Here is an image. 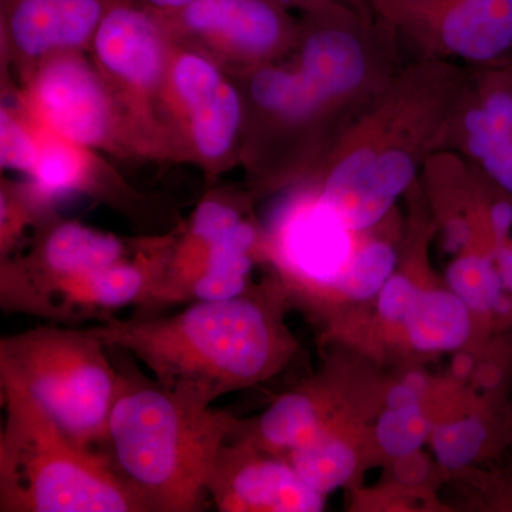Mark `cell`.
I'll return each instance as SVG.
<instances>
[{"instance_id":"cell-32","label":"cell","mask_w":512,"mask_h":512,"mask_svg":"<svg viewBox=\"0 0 512 512\" xmlns=\"http://www.w3.org/2000/svg\"><path fill=\"white\" fill-rule=\"evenodd\" d=\"M403 382L409 384V386L416 390L417 393H420L421 396H424V393L427 392V386H429L427 377L420 372L407 373V375L404 376Z\"/></svg>"},{"instance_id":"cell-7","label":"cell","mask_w":512,"mask_h":512,"mask_svg":"<svg viewBox=\"0 0 512 512\" xmlns=\"http://www.w3.org/2000/svg\"><path fill=\"white\" fill-rule=\"evenodd\" d=\"M356 248L353 232L318 197L293 204L276 228L278 262L289 284L301 291H333Z\"/></svg>"},{"instance_id":"cell-10","label":"cell","mask_w":512,"mask_h":512,"mask_svg":"<svg viewBox=\"0 0 512 512\" xmlns=\"http://www.w3.org/2000/svg\"><path fill=\"white\" fill-rule=\"evenodd\" d=\"M437 42L451 55L490 62L512 47V0H424Z\"/></svg>"},{"instance_id":"cell-33","label":"cell","mask_w":512,"mask_h":512,"mask_svg":"<svg viewBox=\"0 0 512 512\" xmlns=\"http://www.w3.org/2000/svg\"><path fill=\"white\" fill-rule=\"evenodd\" d=\"M143 2H146L147 5L153 6V8L156 9L174 10L190 5L192 0H143Z\"/></svg>"},{"instance_id":"cell-24","label":"cell","mask_w":512,"mask_h":512,"mask_svg":"<svg viewBox=\"0 0 512 512\" xmlns=\"http://www.w3.org/2000/svg\"><path fill=\"white\" fill-rule=\"evenodd\" d=\"M32 174L35 177L37 195L50 200L79 187L82 184L84 168L72 148L55 141L40 148Z\"/></svg>"},{"instance_id":"cell-30","label":"cell","mask_w":512,"mask_h":512,"mask_svg":"<svg viewBox=\"0 0 512 512\" xmlns=\"http://www.w3.org/2000/svg\"><path fill=\"white\" fill-rule=\"evenodd\" d=\"M421 399H423V396L402 380V382L390 387L389 392L386 393L384 403H386V407H403L419 404Z\"/></svg>"},{"instance_id":"cell-14","label":"cell","mask_w":512,"mask_h":512,"mask_svg":"<svg viewBox=\"0 0 512 512\" xmlns=\"http://www.w3.org/2000/svg\"><path fill=\"white\" fill-rule=\"evenodd\" d=\"M460 126L468 156L512 197V72L485 83Z\"/></svg>"},{"instance_id":"cell-9","label":"cell","mask_w":512,"mask_h":512,"mask_svg":"<svg viewBox=\"0 0 512 512\" xmlns=\"http://www.w3.org/2000/svg\"><path fill=\"white\" fill-rule=\"evenodd\" d=\"M94 45L101 63L134 86H154L163 73L160 22L130 0H109Z\"/></svg>"},{"instance_id":"cell-19","label":"cell","mask_w":512,"mask_h":512,"mask_svg":"<svg viewBox=\"0 0 512 512\" xmlns=\"http://www.w3.org/2000/svg\"><path fill=\"white\" fill-rule=\"evenodd\" d=\"M256 231L247 221L229 237L211 248L207 272L194 285L191 302L221 301L231 299L247 291L252 272V249Z\"/></svg>"},{"instance_id":"cell-15","label":"cell","mask_w":512,"mask_h":512,"mask_svg":"<svg viewBox=\"0 0 512 512\" xmlns=\"http://www.w3.org/2000/svg\"><path fill=\"white\" fill-rule=\"evenodd\" d=\"M330 394L322 380L282 394L258 419L239 420L228 439L286 457L328 423Z\"/></svg>"},{"instance_id":"cell-17","label":"cell","mask_w":512,"mask_h":512,"mask_svg":"<svg viewBox=\"0 0 512 512\" xmlns=\"http://www.w3.org/2000/svg\"><path fill=\"white\" fill-rule=\"evenodd\" d=\"M403 329L417 352H451L470 339L473 312L454 292L421 289Z\"/></svg>"},{"instance_id":"cell-13","label":"cell","mask_w":512,"mask_h":512,"mask_svg":"<svg viewBox=\"0 0 512 512\" xmlns=\"http://www.w3.org/2000/svg\"><path fill=\"white\" fill-rule=\"evenodd\" d=\"M8 28L28 56L79 46L99 28L109 0H5Z\"/></svg>"},{"instance_id":"cell-6","label":"cell","mask_w":512,"mask_h":512,"mask_svg":"<svg viewBox=\"0 0 512 512\" xmlns=\"http://www.w3.org/2000/svg\"><path fill=\"white\" fill-rule=\"evenodd\" d=\"M124 259L126 245L120 238L77 222H64L47 234L28 261L2 265L0 306L5 312L22 313L29 301L57 282Z\"/></svg>"},{"instance_id":"cell-16","label":"cell","mask_w":512,"mask_h":512,"mask_svg":"<svg viewBox=\"0 0 512 512\" xmlns=\"http://www.w3.org/2000/svg\"><path fill=\"white\" fill-rule=\"evenodd\" d=\"M303 84L319 104L356 93L367 76V57L355 33L325 26L306 37L298 70Z\"/></svg>"},{"instance_id":"cell-22","label":"cell","mask_w":512,"mask_h":512,"mask_svg":"<svg viewBox=\"0 0 512 512\" xmlns=\"http://www.w3.org/2000/svg\"><path fill=\"white\" fill-rule=\"evenodd\" d=\"M251 93L262 109L285 117H306L319 109L298 72L262 70L252 80Z\"/></svg>"},{"instance_id":"cell-25","label":"cell","mask_w":512,"mask_h":512,"mask_svg":"<svg viewBox=\"0 0 512 512\" xmlns=\"http://www.w3.org/2000/svg\"><path fill=\"white\" fill-rule=\"evenodd\" d=\"M244 221L235 208L224 202L207 200L195 211L191 222V237L212 248L229 237Z\"/></svg>"},{"instance_id":"cell-29","label":"cell","mask_w":512,"mask_h":512,"mask_svg":"<svg viewBox=\"0 0 512 512\" xmlns=\"http://www.w3.org/2000/svg\"><path fill=\"white\" fill-rule=\"evenodd\" d=\"M494 261L505 292L512 298V238L495 249Z\"/></svg>"},{"instance_id":"cell-26","label":"cell","mask_w":512,"mask_h":512,"mask_svg":"<svg viewBox=\"0 0 512 512\" xmlns=\"http://www.w3.org/2000/svg\"><path fill=\"white\" fill-rule=\"evenodd\" d=\"M420 292V286L409 276L393 274L377 295V313L383 322L403 326Z\"/></svg>"},{"instance_id":"cell-12","label":"cell","mask_w":512,"mask_h":512,"mask_svg":"<svg viewBox=\"0 0 512 512\" xmlns=\"http://www.w3.org/2000/svg\"><path fill=\"white\" fill-rule=\"evenodd\" d=\"M181 25L198 35L248 55H264L279 45L285 22L274 0H192L170 10Z\"/></svg>"},{"instance_id":"cell-11","label":"cell","mask_w":512,"mask_h":512,"mask_svg":"<svg viewBox=\"0 0 512 512\" xmlns=\"http://www.w3.org/2000/svg\"><path fill=\"white\" fill-rule=\"evenodd\" d=\"M174 83L191 113L192 133L202 156L220 158L231 148L241 121V104L231 84L200 56L185 55Z\"/></svg>"},{"instance_id":"cell-1","label":"cell","mask_w":512,"mask_h":512,"mask_svg":"<svg viewBox=\"0 0 512 512\" xmlns=\"http://www.w3.org/2000/svg\"><path fill=\"white\" fill-rule=\"evenodd\" d=\"M286 296L276 285L249 286L235 298L191 302L174 315L111 316L92 328L158 383L212 406L225 394L265 382L291 359Z\"/></svg>"},{"instance_id":"cell-8","label":"cell","mask_w":512,"mask_h":512,"mask_svg":"<svg viewBox=\"0 0 512 512\" xmlns=\"http://www.w3.org/2000/svg\"><path fill=\"white\" fill-rule=\"evenodd\" d=\"M37 109L57 136L93 146L106 137L110 106L96 74L82 60L47 64L35 84Z\"/></svg>"},{"instance_id":"cell-23","label":"cell","mask_w":512,"mask_h":512,"mask_svg":"<svg viewBox=\"0 0 512 512\" xmlns=\"http://www.w3.org/2000/svg\"><path fill=\"white\" fill-rule=\"evenodd\" d=\"M433 430L421 404L386 407L375 427L377 444L387 456L400 458L417 453Z\"/></svg>"},{"instance_id":"cell-28","label":"cell","mask_w":512,"mask_h":512,"mask_svg":"<svg viewBox=\"0 0 512 512\" xmlns=\"http://www.w3.org/2000/svg\"><path fill=\"white\" fill-rule=\"evenodd\" d=\"M396 461L394 473L403 483H417L426 474V461L420 457L419 451L409 454V456L396 458Z\"/></svg>"},{"instance_id":"cell-4","label":"cell","mask_w":512,"mask_h":512,"mask_svg":"<svg viewBox=\"0 0 512 512\" xmlns=\"http://www.w3.org/2000/svg\"><path fill=\"white\" fill-rule=\"evenodd\" d=\"M0 373L22 383L74 440L103 451L120 372L93 328L37 326L3 336Z\"/></svg>"},{"instance_id":"cell-3","label":"cell","mask_w":512,"mask_h":512,"mask_svg":"<svg viewBox=\"0 0 512 512\" xmlns=\"http://www.w3.org/2000/svg\"><path fill=\"white\" fill-rule=\"evenodd\" d=\"M0 512H147L110 457L83 446L0 373Z\"/></svg>"},{"instance_id":"cell-2","label":"cell","mask_w":512,"mask_h":512,"mask_svg":"<svg viewBox=\"0 0 512 512\" xmlns=\"http://www.w3.org/2000/svg\"><path fill=\"white\" fill-rule=\"evenodd\" d=\"M111 356L120 384L104 453L147 512L204 510L215 458L239 419L143 375L136 359Z\"/></svg>"},{"instance_id":"cell-20","label":"cell","mask_w":512,"mask_h":512,"mask_svg":"<svg viewBox=\"0 0 512 512\" xmlns=\"http://www.w3.org/2000/svg\"><path fill=\"white\" fill-rule=\"evenodd\" d=\"M450 291L456 293L470 311L483 318H512V298L505 292L494 256L488 252H468L458 256L447 269Z\"/></svg>"},{"instance_id":"cell-27","label":"cell","mask_w":512,"mask_h":512,"mask_svg":"<svg viewBox=\"0 0 512 512\" xmlns=\"http://www.w3.org/2000/svg\"><path fill=\"white\" fill-rule=\"evenodd\" d=\"M2 165L9 170L30 171L37 163L40 147L26 133L18 121L12 119L9 113L2 111Z\"/></svg>"},{"instance_id":"cell-34","label":"cell","mask_w":512,"mask_h":512,"mask_svg":"<svg viewBox=\"0 0 512 512\" xmlns=\"http://www.w3.org/2000/svg\"><path fill=\"white\" fill-rule=\"evenodd\" d=\"M383 2L389 3V5L399 3V5L409 6L410 9L419 10L420 6L423 5L424 0H383Z\"/></svg>"},{"instance_id":"cell-18","label":"cell","mask_w":512,"mask_h":512,"mask_svg":"<svg viewBox=\"0 0 512 512\" xmlns=\"http://www.w3.org/2000/svg\"><path fill=\"white\" fill-rule=\"evenodd\" d=\"M285 458L313 490L325 497L348 484L359 463L355 448L332 419Z\"/></svg>"},{"instance_id":"cell-31","label":"cell","mask_w":512,"mask_h":512,"mask_svg":"<svg viewBox=\"0 0 512 512\" xmlns=\"http://www.w3.org/2000/svg\"><path fill=\"white\" fill-rule=\"evenodd\" d=\"M474 370H476V360L470 353H458L451 363V372L457 379H467L474 375Z\"/></svg>"},{"instance_id":"cell-5","label":"cell","mask_w":512,"mask_h":512,"mask_svg":"<svg viewBox=\"0 0 512 512\" xmlns=\"http://www.w3.org/2000/svg\"><path fill=\"white\" fill-rule=\"evenodd\" d=\"M207 491L220 512H319L326 505L286 458L234 439L218 451Z\"/></svg>"},{"instance_id":"cell-21","label":"cell","mask_w":512,"mask_h":512,"mask_svg":"<svg viewBox=\"0 0 512 512\" xmlns=\"http://www.w3.org/2000/svg\"><path fill=\"white\" fill-rule=\"evenodd\" d=\"M397 264V254L392 245L380 239H372L356 248L333 291L350 301L366 302L382 291L392 278Z\"/></svg>"}]
</instances>
